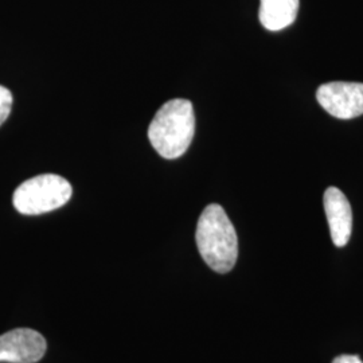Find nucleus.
I'll list each match as a JSON object with an SVG mask.
<instances>
[{
	"mask_svg": "<svg viewBox=\"0 0 363 363\" xmlns=\"http://www.w3.org/2000/svg\"><path fill=\"white\" fill-rule=\"evenodd\" d=\"M195 240L199 255L214 272L228 273L233 269L238 257V238L222 206L211 203L202 211Z\"/></svg>",
	"mask_w": 363,
	"mask_h": 363,
	"instance_id": "obj_1",
	"label": "nucleus"
},
{
	"mask_svg": "<svg viewBox=\"0 0 363 363\" xmlns=\"http://www.w3.org/2000/svg\"><path fill=\"white\" fill-rule=\"evenodd\" d=\"M195 115L189 100H169L156 112L148 128V139L164 159L183 155L193 142Z\"/></svg>",
	"mask_w": 363,
	"mask_h": 363,
	"instance_id": "obj_2",
	"label": "nucleus"
},
{
	"mask_svg": "<svg viewBox=\"0 0 363 363\" xmlns=\"http://www.w3.org/2000/svg\"><path fill=\"white\" fill-rule=\"evenodd\" d=\"M73 194L72 184L55 174H43L23 182L13 193V208L23 216H39L62 208Z\"/></svg>",
	"mask_w": 363,
	"mask_h": 363,
	"instance_id": "obj_3",
	"label": "nucleus"
},
{
	"mask_svg": "<svg viewBox=\"0 0 363 363\" xmlns=\"http://www.w3.org/2000/svg\"><path fill=\"white\" fill-rule=\"evenodd\" d=\"M316 99L331 116L350 120L363 115V84L334 81L316 91Z\"/></svg>",
	"mask_w": 363,
	"mask_h": 363,
	"instance_id": "obj_4",
	"label": "nucleus"
},
{
	"mask_svg": "<svg viewBox=\"0 0 363 363\" xmlns=\"http://www.w3.org/2000/svg\"><path fill=\"white\" fill-rule=\"evenodd\" d=\"M46 349V339L31 328H16L0 335V362L37 363Z\"/></svg>",
	"mask_w": 363,
	"mask_h": 363,
	"instance_id": "obj_5",
	"label": "nucleus"
},
{
	"mask_svg": "<svg viewBox=\"0 0 363 363\" xmlns=\"http://www.w3.org/2000/svg\"><path fill=\"white\" fill-rule=\"evenodd\" d=\"M323 205L334 245L346 247L352 233V210L347 196L337 187H328L323 196Z\"/></svg>",
	"mask_w": 363,
	"mask_h": 363,
	"instance_id": "obj_6",
	"label": "nucleus"
},
{
	"mask_svg": "<svg viewBox=\"0 0 363 363\" xmlns=\"http://www.w3.org/2000/svg\"><path fill=\"white\" fill-rule=\"evenodd\" d=\"M300 0H261L259 18L269 31H280L291 26L298 13Z\"/></svg>",
	"mask_w": 363,
	"mask_h": 363,
	"instance_id": "obj_7",
	"label": "nucleus"
},
{
	"mask_svg": "<svg viewBox=\"0 0 363 363\" xmlns=\"http://www.w3.org/2000/svg\"><path fill=\"white\" fill-rule=\"evenodd\" d=\"M13 108V94L7 88L0 85V125L10 116Z\"/></svg>",
	"mask_w": 363,
	"mask_h": 363,
	"instance_id": "obj_8",
	"label": "nucleus"
},
{
	"mask_svg": "<svg viewBox=\"0 0 363 363\" xmlns=\"http://www.w3.org/2000/svg\"><path fill=\"white\" fill-rule=\"evenodd\" d=\"M333 363H363L362 359L358 357V355H347V354H343V355H339L337 357Z\"/></svg>",
	"mask_w": 363,
	"mask_h": 363,
	"instance_id": "obj_9",
	"label": "nucleus"
}]
</instances>
